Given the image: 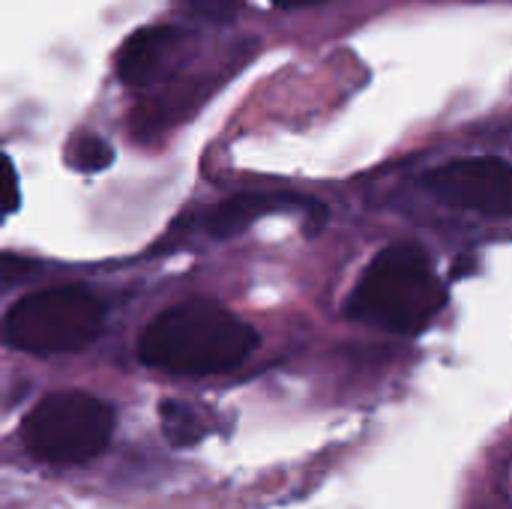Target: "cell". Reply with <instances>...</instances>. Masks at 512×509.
<instances>
[{
    "label": "cell",
    "instance_id": "obj_2",
    "mask_svg": "<svg viewBox=\"0 0 512 509\" xmlns=\"http://www.w3.org/2000/svg\"><path fill=\"white\" fill-rule=\"evenodd\" d=\"M444 303L447 291L426 252L414 243H393L363 270L348 315L399 336H417L438 318Z\"/></svg>",
    "mask_w": 512,
    "mask_h": 509
},
{
    "label": "cell",
    "instance_id": "obj_1",
    "mask_svg": "<svg viewBox=\"0 0 512 509\" xmlns=\"http://www.w3.org/2000/svg\"><path fill=\"white\" fill-rule=\"evenodd\" d=\"M255 345V330L237 315L204 300H189L171 306L144 330L138 354L153 369L204 378L237 369Z\"/></svg>",
    "mask_w": 512,
    "mask_h": 509
},
{
    "label": "cell",
    "instance_id": "obj_3",
    "mask_svg": "<svg viewBox=\"0 0 512 509\" xmlns=\"http://www.w3.org/2000/svg\"><path fill=\"white\" fill-rule=\"evenodd\" d=\"M105 324L102 303L78 285L48 288L21 297L0 321V339L15 351L51 357L96 342Z\"/></svg>",
    "mask_w": 512,
    "mask_h": 509
},
{
    "label": "cell",
    "instance_id": "obj_9",
    "mask_svg": "<svg viewBox=\"0 0 512 509\" xmlns=\"http://www.w3.org/2000/svg\"><path fill=\"white\" fill-rule=\"evenodd\" d=\"M111 159H114L111 144L102 141V138H96V135H90V132L75 135V138L69 141V147H66V162H69L75 171L93 174V171H102L105 165H111Z\"/></svg>",
    "mask_w": 512,
    "mask_h": 509
},
{
    "label": "cell",
    "instance_id": "obj_8",
    "mask_svg": "<svg viewBox=\"0 0 512 509\" xmlns=\"http://www.w3.org/2000/svg\"><path fill=\"white\" fill-rule=\"evenodd\" d=\"M159 417H162V432H165L171 447L186 450V447L198 444L207 435L204 417L195 408L183 405V402H162Z\"/></svg>",
    "mask_w": 512,
    "mask_h": 509
},
{
    "label": "cell",
    "instance_id": "obj_12",
    "mask_svg": "<svg viewBox=\"0 0 512 509\" xmlns=\"http://www.w3.org/2000/svg\"><path fill=\"white\" fill-rule=\"evenodd\" d=\"M276 6H285V9H297V6H312V3H324V0H273Z\"/></svg>",
    "mask_w": 512,
    "mask_h": 509
},
{
    "label": "cell",
    "instance_id": "obj_5",
    "mask_svg": "<svg viewBox=\"0 0 512 509\" xmlns=\"http://www.w3.org/2000/svg\"><path fill=\"white\" fill-rule=\"evenodd\" d=\"M429 192L459 210L504 219L512 210L510 165L495 156L456 159L426 174Z\"/></svg>",
    "mask_w": 512,
    "mask_h": 509
},
{
    "label": "cell",
    "instance_id": "obj_10",
    "mask_svg": "<svg viewBox=\"0 0 512 509\" xmlns=\"http://www.w3.org/2000/svg\"><path fill=\"white\" fill-rule=\"evenodd\" d=\"M198 18L204 21H213V24H225L237 15L240 9V0H183Z\"/></svg>",
    "mask_w": 512,
    "mask_h": 509
},
{
    "label": "cell",
    "instance_id": "obj_11",
    "mask_svg": "<svg viewBox=\"0 0 512 509\" xmlns=\"http://www.w3.org/2000/svg\"><path fill=\"white\" fill-rule=\"evenodd\" d=\"M18 177H15V168L12 162L0 153V213H12L18 207Z\"/></svg>",
    "mask_w": 512,
    "mask_h": 509
},
{
    "label": "cell",
    "instance_id": "obj_4",
    "mask_svg": "<svg viewBox=\"0 0 512 509\" xmlns=\"http://www.w3.org/2000/svg\"><path fill=\"white\" fill-rule=\"evenodd\" d=\"M114 432V411L102 399L63 390L45 396L21 426L24 447L45 465H81L99 456Z\"/></svg>",
    "mask_w": 512,
    "mask_h": 509
},
{
    "label": "cell",
    "instance_id": "obj_7",
    "mask_svg": "<svg viewBox=\"0 0 512 509\" xmlns=\"http://www.w3.org/2000/svg\"><path fill=\"white\" fill-rule=\"evenodd\" d=\"M285 204L288 201L285 198H276V195H240V198H231V201L219 204L207 216V228H210L213 237H231V234L243 231L249 222H255L261 213L279 210Z\"/></svg>",
    "mask_w": 512,
    "mask_h": 509
},
{
    "label": "cell",
    "instance_id": "obj_6",
    "mask_svg": "<svg viewBox=\"0 0 512 509\" xmlns=\"http://www.w3.org/2000/svg\"><path fill=\"white\" fill-rule=\"evenodd\" d=\"M180 51H186V33L180 27H141L123 42L117 54V72L126 84L147 87L180 60Z\"/></svg>",
    "mask_w": 512,
    "mask_h": 509
}]
</instances>
